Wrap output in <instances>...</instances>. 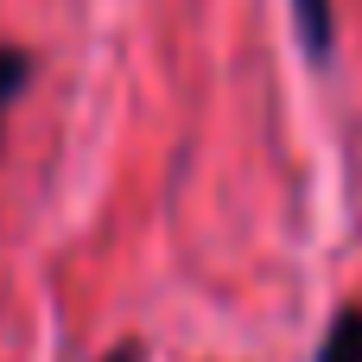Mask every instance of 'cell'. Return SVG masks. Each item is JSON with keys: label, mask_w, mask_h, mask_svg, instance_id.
<instances>
[{"label": "cell", "mask_w": 362, "mask_h": 362, "mask_svg": "<svg viewBox=\"0 0 362 362\" xmlns=\"http://www.w3.org/2000/svg\"><path fill=\"white\" fill-rule=\"evenodd\" d=\"M293 13H299V32H305L312 57H325L331 51V0H293Z\"/></svg>", "instance_id": "cell-1"}, {"label": "cell", "mask_w": 362, "mask_h": 362, "mask_svg": "<svg viewBox=\"0 0 362 362\" xmlns=\"http://www.w3.org/2000/svg\"><path fill=\"white\" fill-rule=\"evenodd\" d=\"M325 362H362V318H356V312H344V325L331 331Z\"/></svg>", "instance_id": "cell-2"}, {"label": "cell", "mask_w": 362, "mask_h": 362, "mask_svg": "<svg viewBox=\"0 0 362 362\" xmlns=\"http://www.w3.org/2000/svg\"><path fill=\"white\" fill-rule=\"evenodd\" d=\"M19 76H25V64H19V51H0V102L19 89Z\"/></svg>", "instance_id": "cell-3"}, {"label": "cell", "mask_w": 362, "mask_h": 362, "mask_svg": "<svg viewBox=\"0 0 362 362\" xmlns=\"http://www.w3.org/2000/svg\"><path fill=\"white\" fill-rule=\"evenodd\" d=\"M108 362H134V350H121V356H108Z\"/></svg>", "instance_id": "cell-4"}]
</instances>
